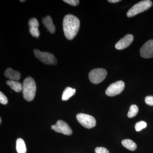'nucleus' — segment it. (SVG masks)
<instances>
[{"instance_id":"f257e3e1","label":"nucleus","mask_w":153,"mask_h":153,"mask_svg":"<svg viewBox=\"0 0 153 153\" xmlns=\"http://www.w3.org/2000/svg\"><path fill=\"white\" fill-rule=\"evenodd\" d=\"M80 27V22L77 17L68 14L63 19V28L65 37L68 40H72L76 36Z\"/></svg>"},{"instance_id":"f03ea898","label":"nucleus","mask_w":153,"mask_h":153,"mask_svg":"<svg viewBox=\"0 0 153 153\" xmlns=\"http://www.w3.org/2000/svg\"><path fill=\"white\" fill-rule=\"evenodd\" d=\"M36 91L35 80L31 76L26 77L22 84V92L25 100L28 102L32 101L36 95Z\"/></svg>"},{"instance_id":"7ed1b4c3","label":"nucleus","mask_w":153,"mask_h":153,"mask_svg":"<svg viewBox=\"0 0 153 153\" xmlns=\"http://www.w3.org/2000/svg\"><path fill=\"white\" fill-rule=\"evenodd\" d=\"M152 6V2L150 0H144L141 1L130 9L127 13L128 17L134 16L137 14L143 13L144 11L149 10Z\"/></svg>"},{"instance_id":"20e7f679","label":"nucleus","mask_w":153,"mask_h":153,"mask_svg":"<svg viewBox=\"0 0 153 153\" xmlns=\"http://www.w3.org/2000/svg\"><path fill=\"white\" fill-rule=\"evenodd\" d=\"M34 55L35 57L42 63L47 65H55L57 64V61L55 56L50 52H41L38 49H34Z\"/></svg>"},{"instance_id":"39448f33","label":"nucleus","mask_w":153,"mask_h":153,"mask_svg":"<svg viewBox=\"0 0 153 153\" xmlns=\"http://www.w3.org/2000/svg\"><path fill=\"white\" fill-rule=\"evenodd\" d=\"M107 74V72L104 68H95L89 72L88 77L91 82L97 84L102 82L105 79Z\"/></svg>"},{"instance_id":"423d86ee","label":"nucleus","mask_w":153,"mask_h":153,"mask_svg":"<svg viewBox=\"0 0 153 153\" xmlns=\"http://www.w3.org/2000/svg\"><path fill=\"white\" fill-rule=\"evenodd\" d=\"M76 118L79 123L85 128H92L96 124L95 119L90 115L79 113L76 115Z\"/></svg>"},{"instance_id":"0eeeda50","label":"nucleus","mask_w":153,"mask_h":153,"mask_svg":"<svg viewBox=\"0 0 153 153\" xmlns=\"http://www.w3.org/2000/svg\"><path fill=\"white\" fill-rule=\"evenodd\" d=\"M124 88V82L120 80L111 84L105 91V94L108 96H114L121 93Z\"/></svg>"},{"instance_id":"6e6552de","label":"nucleus","mask_w":153,"mask_h":153,"mask_svg":"<svg viewBox=\"0 0 153 153\" xmlns=\"http://www.w3.org/2000/svg\"><path fill=\"white\" fill-rule=\"evenodd\" d=\"M51 128L56 132L63 134L66 135H71L72 131L68 124L63 120L57 121L54 125L52 126Z\"/></svg>"},{"instance_id":"1a4fd4ad","label":"nucleus","mask_w":153,"mask_h":153,"mask_svg":"<svg viewBox=\"0 0 153 153\" xmlns=\"http://www.w3.org/2000/svg\"><path fill=\"white\" fill-rule=\"evenodd\" d=\"M140 54L145 58L153 57V40H149L143 45L140 50Z\"/></svg>"},{"instance_id":"9d476101","label":"nucleus","mask_w":153,"mask_h":153,"mask_svg":"<svg viewBox=\"0 0 153 153\" xmlns=\"http://www.w3.org/2000/svg\"><path fill=\"white\" fill-rule=\"evenodd\" d=\"M133 40V36L131 34L126 35L115 44L116 49L118 50H122L126 49L131 44Z\"/></svg>"},{"instance_id":"9b49d317","label":"nucleus","mask_w":153,"mask_h":153,"mask_svg":"<svg viewBox=\"0 0 153 153\" xmlns=\"http://www.w3.org/2000/svg\"><path fill=\"white\" fill-rule=\"evenodd\" d=\"M28 25L31 35L33 37L38 38L40 36V31L38 29L39 25L37 19L35 18H32L29 20Z\"/></svg>"},{"instance_id":"f8f14e48","label":"nucleus","mask_w":153,"mask_h":153,"mask_svg":"<svg viewBox=\"0 0 153 153\" xmlns=\"http://www.w3.org/2000/svg\"><path fill=\"white\" fill-rule=\"evenodd\" d=\"M5 76L10 80H19L21 78V74L19 71H15L12 68H8L5 71Z\"/></svg>"},{"instance_id":"ddd939ff","label":"nucleus","mask_w":153,"mask_h":153,"mask_svg":"<svg viewBox=\"0 0 153 153\" xmlns=\"http://www.w3.org/2000/svg\"><path fill=\"white\" fill-rule=\"evenodd\" d=\"M42 22L44 27L51 33H54L55 31V25L53 23L52 19L50 16H48L42 19Z\"/></svg>"},{"instance_id":"4468645a","label":"nucleus","mask_w":153,"mask_h":153,"mask_svg":"<svg viewBox=\"0 0 153 153\" xmlns=\"http://www.w3.org/2000/svg\"><path fill=\"white\" fill-rule=\"evenodd\" d=\"M11 89L16 92H20L22 90V85L21 82L15 80H8L6 82Z\"/></svg>"},{"instance_id":"2eb2a0df","label":"nucleus","mask_w":153,"mask_h":153,"mask_svg":"<svg viewBox=\"0 0 153 153\" xmlns=\"http://www.w3.org/2000/svg\"><path fill=\"white\" fill-rule=\"evenodd\" d=\"M76 92L75 88H71V87H67L65 88L62 94V100L63 101H66L73 96Z\"/></svg>"},{"instance_id":"dca6fc26","label":"nucleus","mask_w":153,"mask_h":153,"mask_svg":"<svg viewBox=\"0 0 153 153\" xmlns=\"http://www.w3.org/2000/svg\"><path fill=\"white\" fill-rule=\"evenodd\" d=\"M122 144L125 148L130 151L136 150L137 148L136 143L131 140H124L122 141Z\"/></svg>"},{"instance_id":"f3484780","label":"nucleus","mask_w":153,"mask_h":153,"mask_svg":"<svg viewBox=\"0 0 153 153\" xmlns=\"http://www.w3.org/2000/svg\"><path fill=\"white\" fill-rule=\"evenodd\" d=\"M16 150L18 153H26L27 148L24 140L22 138H18L16 141Z\"/></svg>"},{"instance_id":"a211bd4d","label":"nucleus","mask_w":153,"mask_h":153,"mask_svg":"<svg viewBox=\"0 0 153 153\" xmlns=\"http://www.w3.org/2000/svg\"><path fill=\"white\" fill-rule=\"evenodd\" d=\"M139 111L138 106L136 105H132L130 107L127 116L129 118L134 117L137 115Z\"/></svg>"},{"instance_id":"6ab92c4d","label":"nucleus","mask_w":153,"mask_h":153,"mask_svg":"<svg viewBox=\"0 0 153 153\" xmlns=\"http://www.w3.org/2000/svg\"><path fill=\"white\" fill-rule=\"evenodd\" d=\"M146 123L143 121H141L136 124L135 126V128L137 131H140L143 129L146 128Z\"/></svg>"},{"instance_id":"aec40b11","label":"nucleus","mask_w":153,"mask_h":153,"mask_svg":"<svg viewBox=\"0 0 153 153\" xmlns=\"http://www.w3.org/2000/svg\"><path fill=\"white\" fill-rule=\"evenodd\" d=\"M0 102L3 105H6L8 103L7 98L1 91L0 92Z\"/></svg>"},{"instance_id":"412c9836","label":"nucleus","mask_w":153,"mask_h":153,"mask_svg":"<svg viewBox=\"0 0 153 153\" xmlns=\"http://www.w3.org/2000/svg\"><path fill=\"white\" fill-rule=\"evenodd\" d=\"M145 102L148 105L153 106V96H148L145 98Z\"/></svg>"},{"instance_id":"4be33fe9","label":"nucleus","mask_w":153,"mask_h":153,"mask_svg":"<svg viewBox=\"0 0 153 153\" xmlns=\"http://www.w3.org/2000/svg\"><path fill=\"white\" fill-rule=\"evenodd\" d=\"M65 2L71 6H76L79 4V1L78 0H63Z\"/></svg>"},{"instance_id":"5701e85b","label":"nucleus","mask_w":153,"mask_h":153,"mask_svg":"<svg viewBox=\"0 0 153 153\" xmlns=\"http://www.w3.org/2000/svg\"><path fill=\"white\" fill-rule=\"evenodd\" d=\"M96 153H109V151L106 148L104 147H97L95 149Z\"/></svg>"},{"instance_id":"b1692460","label":"nucleus","mask_w":153,"mask_h":153,"mask_svg":"<svg viewBox=\"0 0 153 153\" xmlns=\"http://www.w3.org/2000/svg\"><path fill=\"white\" fill-rule=\"evenodd\" d=\"M120 1V0H108V1L110 3H116Z\"/></svg>"},{"instance_id":"393cba45","label":"nucleus","mask_w":153,"mask_h":153,"mask_svg":"<svg viewBox=\"0 0 153 153\" xmlns=\"http://www.w3.org/2000/svg\"><path fill=\"white\" fill-rule=\"evenodd\" d=\"M0 123H1V118H0Z\"/></svg>"},{"instance_id":"a878e982","label":"nucleus","mask_w":153,"mask_h":153,"mask_svg":"<svg viewBox=\"0 0 153 153\" xmlns=\"http://www.w3.org/2000/svg\"><path fill=\"white\" fill-rule=\"evenodd\" d=\"M21 1V2H24V1H21H21Z\"/></svg>"}]
</instances>
